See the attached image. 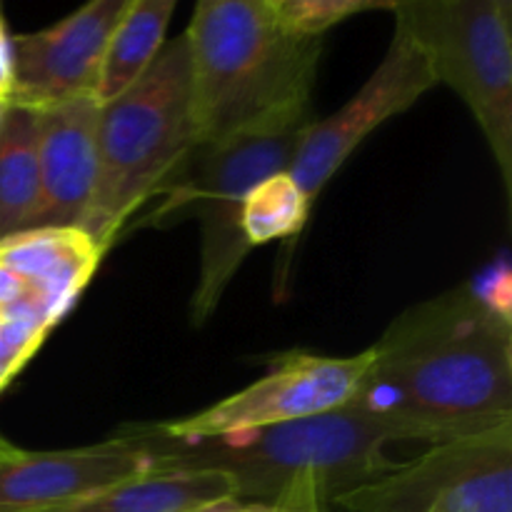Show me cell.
I'll return each mask as SVG.
<instances>
[{
  "label": "cell",
  "mask_w": 512,
  "mask_h": 512,
  "mask_svg": "<svg viewBox=\"0 0 512 512\" xmlns=\"http://www.w3.org/2000/svg\"><path fill=\"white\" fill-rule=\"evenodd\" d=\"M103 255L80 228H30L0 240V263L33 290L58 323L88 288Z\"/></svg>",
  "instance_id": "4fadbf2b"
},
{
  "label": "cell",
  "mask_w": 512,
  "mask_h": 512,
  "mask_svg": "<svg viewBox=\"0 0 512 512\" xmlns=\"http://www.w3.org/2000/svg\"><path fill=\"white\" fill-rule=\"evenodd\" d=\"M5 108H8V100H0V123H3V115H5Z\"/></svg>",
  "instance_id": "603a6c76"
},
{
  "label": "cell",
  "mask_w": 512,
  "mask_h": 512,
  "mask_svg": "<svg viewBox=\"0 0 512 512\" xmlns=\"http://www.w3.org/2000/svg\"><path fill=\"white\" fill-rule=\"evenodd\" d=\"M193 512H305V510H290V508H280V505L253 503V500H240V498H223L218 500V503L203 505V508Z\"/></svg>",
  "instance_id": "ffe728a7"
},
{
  "label": "cell",
  "mask_w": 512,
  "mask_h": 512,
  "mask_svg": "<svg viewBox=\"0 0 512 512\" xmlns=\"http://www.w3.org/2000/svg\"><path fill=\"white\" fill-rule=\"evenodd\" d=\"M175 0H128L105 45L95 103L108 105L133 88L163 50Z\"/></svg>",
  "instance_id": "9a60e30c"
},
{
  "label": "cell",
  "mask_w": 512,
  "mask_h": 512,
  "mask_svg": "<svg viewBox=\"0 0 512 512\" xmlns=\"http://www.w3.org/2000/svg\"><path fill=\"white\" fill-rule=\"evenodd\" d=\"M370 350L350 408L388 440H448L512 425L510 303L463 285L413 305Z\"/></svg>",
  "instance_id": "6da1fadb"
},
{
  "label": "cell",
  "mask_w": 512,
  "mask_h": 512,
  "mask_svg": "<svg viewBox=\"0 0 512 512\" xmlns=\"http://www.w3.org/2000/svg\"><path fill=\"white\" fill-rule=\"evenodd\" d=\"M155 473L143 445L120 430L95 445L25 453L0 463V512H50Z\"/></svg>",
  "instance_id": "8fae6325"
},
{
  "label": "cell",
  "mask_w": 512,
  "mask_h": 512,
  "mask_svg": "<svg viewBox=\"0 0 512 512\" xmlns=\"http://www.w3.org/2000/svg\"><path fill=\"white\" fill-rule=\"evenodd\" d=\"M368 365L370 350L350 358L295 350L275 360L263 378L240 393L188 418L155 423V428L175 440H210L333 413L355 398Z\"/></svg>",
  "instance_id": "ba28073f"
},
{
  "label": "cell",
  "mask_w": 512,
  "mask_h": 512,
  "mask_svg": "<svg viewBox=\"0 0 512 512\" xmlns=\"http://www.w3.org/2000/svg\"><path fill=\"white\" fill-rule=\"evenodd\" d=\"M183 35L195 148L310 123L323 38L285 28L273 0H200Z\"/></svg>",
  "instance_id": "7a4b0ae2"
},
{
  "label": "cell",
  "mask_w": 512,
  "mask_h": 512,
  "mask_svg": "<svg viewBox=\"0 0 512 512\" xmlns=\"http://www.w3.org/2000/svg\"><path fill=\"white\" fill-rule=\"evenodd\" d=\"M435 85L418 40L395 23L393 40L363 88L325 120H310L300 133L288 175L305 200L313 205L325 183L375 128L413 108Z\"/></svg>",
  "instance_id": "9c48e42d"
},
{
  "label": "cell",
  "mask_w": 512,
  "mask_h": 512,
  "mask_svg": "<svg viewBox=\"0 0 512 512\" xmlns=\"http://www.w3.org/2000/svg\"><path fill=\"white\" fill-rule=\"evenodd\" d=\"M313 205L305 200L288 170L253 185L243 203V233L250 248L270 240L293 238L308 220Z\"/></svg>",
  "instance_id": "e0dca14e"
},
{
  "label": "cell",
  "mask_w": 512,
  "mask_h": 512,
  "mask_svg": "<svg viewBox=\"0 0 512 512\" xmlns=\"http://www.w3.org/2000/svg\"><path fill=\"white\" fill-rule=\"evenodd\" d=\"M0 315L3 318H25L53 330L58 320L45 310V305L35 298L33 290L18 278L10 268L0 263Z\"/></svg>",
  "instance_id": "d6986e66"
},
{
  "label": "cell",
  "mask_w": 512,
  "mask_h": 512,
  "mask_svg": "<svg viewBox=\"0 0 512 512\" xmlns=\"http://www.w3.org/2000/svg\"><path fill=\"white\" fill-rule=\"evenodd\" d=\"M275 13L285 28L305 38H323L333 25L370 13V10H390L398 0H273Z\"/></svg>",
  "instance_id": "ac0fdd59"
},
{
  "label": "cell",
  "mask_w": 512,
  "mask_h": 512,
  "mask_svg": "<svg viewBox=\"0 0 512 512\" xmlns=\"http://www.w3.org/2000/svg\"><path fill=\"white\" fill-rule=\"evenodd\" d=\"M303 128L195 148L163 190L168 200L153 215L155 223L180 208H190L200 220V275L190 300L195 325H203L218 310L225 290L253 250L243 233L245 195L263 178L290 168Z\"/></svg>",
  "instance_id": "8992f818"
},
{
  "label": "cell",
  "mask_w": 512,
  "mask_h": 512,
  "mask_svg": "<svg viewBox=\"0 0 512 512\" xmlns=\"http://www.w3.org/2000/svg\"><path fill=\"white\" fill-rule=\"evenodd\" d=\"M153 460L155 473L213 470L233 485L235 498L323 512L325 503L393 468L383 430L355 408L333 410L298 423L248 430L210 440H175L155 425H128Z\"/></svg>",
  "instance_id": "3957f363"
},
{
  "label": "cell",
  "mask_w": 512,
  "mask_h": 512,
  "mask_svg": "<svg viewBox=\"0 0 512 512\" xmlns=\"http://www.w3.org/2000/svg\"><path fill=\"white\" fill-rule=\"evenodd\" d=\"M10 80H13V58H10V35L0 15V100H8Z\"/></svg>",
  "instance_id": "44dd1931"
},
{
  "label": "cell",
  "mask_w": 512,
  "mask_h": 512,
  "mask_svg": "<svg viewBox=\"0 0 512 512\" xmlns=\"http://www.w3.org/2000/svg\"><path fill=\"white\" fill-rule=\"evenodd\" d=\"M125 8L128 0H93L53 28L10 35L8 103L43 110L78 98L95 100L105 45Z\"/></svg>",
  "instance_id": "30bf717a"
},
{
  "label": "cell",
  "mask_w": 512,
  "mask_h": 512,
  "mask_svg": "<svg viewBox=\"0 0 512 512\" xmlns=\"http://www.w3.org/2000/svg\"><path fill=\"white\" fill-rule=\"evenodd\" d=\"M20 453V448H15L13 443H10V440H5L3 435H0V463H5V460H10V458H15V455Z\"/></svg>",
  "instance_id": "7402d4cb"
},
{
  "label": "cell",
  "mask_w": 512,
  "mask_h": 512,
  "mask_svg": "<svg viewBox=\"0 0 512 512\" xmlns=\"http://www.w3.org/2000/svg\"><path fill=\"white\" fill-rule=\"evenodd\" d=\"M193 150L188 40L178 35L133 88L100 105L98 173L80 230L105 253L130 215L168 188Z\"/></svg>",
  "instance_id": "277c9868"
},
{
  "label": "cell",
  "mask_w": 512,
  "mask_h": 512,
  "mask_svg": "<svg viewBox=\"0 0 512 512\" xmlns=\"http://www.w3.org/2000/svg\"><path fill=\"white\" fill-rule=\"evenodd\" d=\"M98 110L93 98L68 100L38 113L40 208L33 228H80L98 173Z\"/></svg>",
  "instance_id": "7c38bea8"
},
{
  "label": "cell",
  "mask_w": 512,
  "mask_h": 512,
  "mask_svg": "<svg viewBox=\"0 0 512 512\" xmlns=\"http://www.w3.org/2000/svg\"><path fill=\"white\" fill-rule=\"evenodd\" d=\"M235 498L233 485L213 470L150 473L50 512H193Z\"/></svg>",
  "instance_id": "5bb4252c"
},
{
  "label": "cell",
  "mask_w": 512,
  "mask_h": 512,
  "mask_svg": "<svg viewBox=\"0 0 512 512\" xmlns=\"http://www.w3.org/2000/svg\"><path fill=\"white\" fill-rule=\"evenodd\" d=\"M393 13L423 48L435 83L468 105L512 198V3L398 0Z\"/></svg>",
  "instance_id": "5b68a950"
},
{
  "label": "cell",
  "mask_w": 512,
  "mask_h": 512,
  "mask_svg": "<svg viewBox=\"0 0 512 512\" xmlns=\"http://www.w3.org/2000/svg\"><path fill=\"white\" fill-rule=\"evenodd\" d=\"M38 208V113L8 103L0 123V240L33 228Z\"/></svg>",
  "instance_id": "2e32d148"
},
{
  "label": "cell",
  "mask_w": 512,
  "mask_h": 512,
  "mask_svg": "<svg viewBox=\"0 0 512 512\" xmlns=\"http://www.w3.org/2000/svg\"><path fill=\"white\" fill-rule=\"evenodd\" d=\"M335 505L345 512H512V425L433 445Z\"/></svg>",
  "instance_id": "52a82bcc"
}]
</instances>
